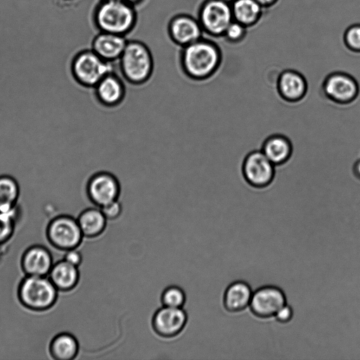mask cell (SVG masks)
I'll return each instance as SVG.
<instances>
[{
    "label": "cell",
    "instance_id": "cell-1",
    "mask_svg": "<svg viewBox=\"0 0 360 360\" xmlns=\"http://www.w3.org/2000/svg\"><path fill=\"white\" fill-rule=\"evenodd\" d=\"M58 290L48 276H25L17 288L19 302L33 311H45L58 300Z\"/></svg>",
    "mask_w": 360,
    "mask_h": 360
},
{
    "label": "cell",
    "instance_id": "cell-2",
    "mask_svg": "<svg viewBox=\"0 0 360 360\" xmlns=\"http://www.w3.org/2000/svg\"><path fill=\"white\" fill-rule=\"evenodd\" d=\"M219 63L217 51L207 43H192L183 56V69L188 77L195 80L210 77L216 72Z\"/></svg>",
    "mask_w": 360,
    "mask_h": 360
},
{
    "label": "cell",
    "instance_id": "cell-3",
    "mask_svg": "<svg viewBox=\"0 0 360 360\" xmlns=\"http://www.w3.org/2000/svg\"><path fill=\"white\" fill-rule=\"evenodd\" d=\"M46 237L54 248L65 252L77 248L84 236L77 219L68 214H59L49 221Z\"/></svg>",
    "mask_w": 360,
    "mask_h": 360
},
{
    "label": "cell",
    "instance_id": "cell-4",
    "mask_svg": "<svg viewBox=\"0 0 360 360\" xmlns=\"http://www.w3.org/2000/svg\"><path fill=\"white\" fill-rule=\"evenodd\" d=\"M73 76L82 86L94 88L105 76L113 72L112 65L95 52L81 51L72 64Z\"/></svg>",
    "mask_w": 360,
    "mask_h": 360
},
{
    "label": "cell",
    "instance_id": "cell-5",
    "mask_svg": "<svg viewBox=\"0 0 360 360\" xmlns=\"http://www.w3.org/2000/svg\"><path fill=\"white\" fill-rule=\"evenodd\" d=\"M120 69L124 79L129 83L143 84L153 72L151 56L141 44H128L120 56Z\"/></svg>",
    "mask_w": 360,
    "mask_h": 360
},
{
    "label": "cell",
    "instance_id": "cell-6",
    "mask_svg": "<svg viewBox=\"0 0 360 360\" xmlns=\"http://www.w3.org/2000/svg\"><path fill=\"white\" fill-rule=\"evenodd\" d=\"M276 166L261 150L250 152L242 164L245 181L255 188H264L271 185L275 178Z\"/></svg>",
    "mask_w": 360,
    "mask_h": 360
},
{
    "label": "cell",
    "instance_id": "cell-7",
    "mask_svg": "<svg viewBox=\"0 0 360 360\" xmlns=\"http://www.w3.org/2000/svg\"><path fill=\"white\" fill-rule=\"evenodd\" d=\"M134 20L131 8L122 0H108L98 9L97 21L106 32L120 34L127 30Z\"/></svg>",
    "mask_w": 360,
    "mask_h": 360
},
{
    "label": "cell",
    "instance_id": "cell-8",
    "mask_svg": "<svg viewBox=\"0 0 360 360\" xmlns=\"http://www.w3.org/2000/svg\"><path fill=\"white\" fill-rule=\"evenodd\" d=\"M120 190L117 178L113 174L106 171L91 174L88 178L85 186L86 197L98 207L117 200Z\"/></svg>",
    "mask_w": 360,
    "mask_h": 360
},
{
    "label": "cell",
    "instance_id": "cell-9",
    "mask_svg": "<svg viewBox=\"0 0 360 360\" xmlns=\"http://www.w3.org/2000/svg\"><path fill=\"white\" fill-rule=\"evenodd\" d=\"M356 78L349 72H333L322 83V91L326 98L334 103L343 105L353 102L359 94Z\"/></svg>",
    "mask_w": 360,
    "mask_h": 360
},
{
    "label": "cell",
    "instance_id": "cell-10",
    "mask_svg": "<svg viewBox=\"0 0 360 360\" xmlns=\"http://www.w3.org/2000/svg\"><path fill=\"white\" fill-rule=\"evenodd\" d=\"M286 297L278 287L267 285L253 292L249 305L251 312L257 317H274L278 311L286 304Z\"/></svg>",
    "mask_w": 360,
    "mask_h": 360
},
{
    "label": "cell",
    "instance_id": "cell-11",
    "mask_svg": "<svg viewBox=\"0 0 360 360\" xmlns=\"http://www.w3.org/2000/svg\"><path fill=\"white\" fill-rule=\"evenodd\" d=\"M188 316L182 308L165 307L158 309L152 319L154 331L165 338L179 335L187 323Z\"/></svg>",
    "mask_w": 360,
    "mask_h": 360
},
{
    "label": "cell",
    "instance_id": "cell-12",
    "mask_svg": "<svg viewBox=\"0 0 360 360\" xmlns=\"http://www.w3.org/2000/svg\"><path fill=\"white\" fill-rule=\"evenodd\" d=\"M53 264L50 250L38 244L28 247L20 258V268L25 276H48Z\"/></svg>",
    "mask_w": 360,
    "mask_h": 360
},
{
    "label": "cell",
    "instance_id": "cell-13",
    "mask_svg": "<svg viewBox=\"0 0 360 360\" xmlns=\"http://www.w3.org/2000/svg\"><path fill=\"white\" fill-rule=\"evenodd\" d=\"M278 95L288 103H297L307 95L308 84L306 78L300 72L287 70L282 72L276 82Z\"/></svg>",
    "mask_w": 360,
    "mask_h": 360
},
{
    "label": "cell",
    "instance_id": "cell-14",
    "mask_svg": "<svg viewBox=\"0 0 360 360\" xmlns=\"http://www.w3.org/2000/svg\"><path fill=\"white\" fill-rule=\"evenodd\" d=\"M231 11L224 1L214 0L206 4L202 9L201 18L205 28L212 33L226 32L231 23Z\"/></svg>",
    "mask_w": 360,
    "mask_h": 360
},
{
    "label": "cell",
    "instance_id": "cell-15",
    "mask_svg": "<svg viewBox=\"0 0 360 360\" xmlns=\"http://www.w3.org/2000/svg\"><path fill=\"white\" fill-rule=\"evenodd\" d=\"M93 89L96 98L104 106H116L125 96L124 83L113 72L105 76Z\"/></svg>",
    "mask_w": 360,
    "mask_h": 360
},
{
    "label": "cell",
    "instance_id": "cell-16",
    "mask_svg": "<svg viewBox=\"0 0 360 360\" xmlns=\"http://www.w3.org/2000/svg\"><path fill=\"white\" fill-rule=\"evenodd\" d=\"M266 157L276 166L288 162L293 152L290 140L283 134H272L262 143L260 149Z\"/></svg>",
    "mask_w": 360,
    "mask_h": 360
},
{
    "label": "cell",
    "instance_id": "cell-17",
    "mask_svg": "<svg viewBox=\"0 0 360 360\" xmlns=\"http://www.w3.org/2000/svg\"><path fill=\"white\" fill-rule=\"evenodd\" d=\"M48 277L59 292H69L78 284L79 271L77 266L63 259L53 263Z\"/></svg>",
    "mask_w": 360,
    "mask_h": 360
},
{
    "label": "cell",
    "instance_id": "cell-18",
    "mask_svg": "<svg viewBox=\"0 0 360 360\" xmlns=\"http://www.w3.org/2000/svg\"><path fill=\"white\" fill-rule=\"evenodd\" d=\"M252 293L248 283L242 281H235L231 283L224 292V306L230 312L243 311L249 307Z\"/></svg>",
    "mask_w": 360,
    "mask_h": 360
},
{
    "label": "cell",
    "instance_id": "cell-19",
    "mask_svg": "<svg viewBox=\"0 0 360 360\" xmlns=\"http://www.w3.org/2000/svg\"><path fill=\"white\" fill-rule=\"evenodd\" d=\"M79 348V342L73 335L62 332L50 341L49 352L55 360H72L77 356Z\"/></svg>",
    "mask_w": 360,
    "mask_h": 360
},
{
    "label": "cell",
    "instance_id": "cell-20",
    "mask_svg": "<svg viewBox=\"0 0 360 360\" xmlns=\"http://www.w3.org/2000/svg\"><path fill=\"white\" fill-rule=\"evenodd\" d=\"M84 237L95 238L105 229L107 219L100 207H88L83 210L77 218Z\"/></svg>",
    "mask_w": 360,
    "mask_h": 360
},
{
    "label": "cell",
    "instance_id": "cell-21",
    "mask_svg": "<svg viewBox=\"0 0 360 360\" xmlns=\"http://www.w3.org/2000/svg\"><path fill=\"white\" fill-rule=\"evenodd\" d=\"M126 46L122 37L109 32L99 35L93 44L94 52L106 60L120 57Z\"/></svg>",
    "mask_w": 360,
    "mask_h": 360
},
{
    "label": "cell",
    "instance_id": "cell-22",
    "mask_svg": "<svg viewBox=\"0 0 360 360\" xmlns=\"http://www.w3.org/2000/svg\"><path fill=\"white\" fill-rule=\"evenodd\" d=\"M20 187L17 181L8 175L0 176V212H11L18 207Z\"/></svg>",
    "mask_w": 360,
    "mask_h": 360
},
{
    "label": "cell",
    "instance_id": "cell-23",
    "mask_svg": "<svg viewBox=\"0 0 360 360\" xmlns=\"http://www.w3.org/2000/svg\"><path fill=\"white\" fill-rule=\"evenodd\" d=\"M171 30L173 37L182 44L195 41L200 35V30L197 22L186 17L179 18L173 21Z\"/></svg>",
    "mask_w": 360,
    "mask_h": 360
},
{
    "label": "cell",
    "instance_id": "cell-24",
    "mask_svg": "<svg viewBox=\"0 0 360 360\" xmlns=\"http://www.w3.org/2000/svg\"><path fill=\"white\" fill-rule=\"evenodd\" d=\"M260 11L259 4L256 0H237L233 5V13L242 23L254 21Z\"/></svg>",
    "mask_w": 360,
    "mask_h": 360
},
{
    "label": "cell",
    "instance_id": "cell-25",
    "mask_svg": "<svg viewBox=\"0 0 360 360\" xmlns=\"http://www.w3.org/2000/svg\"><path fill=\"white\" fill-rule=\"evenodd\" d=\"M20 205L11 212H0V245L8 242L13 236L18 219L22 216Z\"/></svg>",
    "mask_w": 360,
    "mask_h": 360
},
{
    "label": "cell",
    "instance_id": "cell-26",
    "mask_svg": "<svg viewBox=\"0 0 360 360\" xmlns=\"http://www.w3.org/2000/svg\"><path fill=\"white\" fill-rule=\"evenodd\" d=\"M161 302L165 307L182 308L186 302V295L180 287L170 285L163 290L161 295Z\"/></svg>",
    "mask_w": 360,
    "mask_h": 360
},
{
    "label": "cell",
    "instance_id": "cell-27",
    "mask_svg": "<svg viewBox=\"0 0 360 360\" xmlns=\"http://www.w3.org/2000/svg\"><path fill=\"white\" fill-rule=\"evenodd\" d=\"M346 41L352 51L360 53V25H353L348 30Z\"/></svg>",
    "mask_w": 360,
    "mask_h": 360
},
{
    "label": "cell",
    "instance_id": "cell-28",
    "mask_svg": "<svg viewBox=\"0 0 360 360\" xmlns=\"http://www.w3.org/2000/svg\"><path fill=\"white\" fill-rule=\"evenodd\" d=\"M100 208L107 220H114L118 218L122 212V206L118 199L107 203Z\"/></svg>",
    "mask_w": 360,
    "mask_h": 360
},
{
    "label": "cell",
    "instance_id": "cell-29",
    "mask_svg": "<svg viewBox=\"0 0 360 360\" xmlns=\"http://www.w3.org/2000/svg\"><path fill=\"white\" fill-rule=\"evenodd\" d=\"M63 259L78 267L82 264L83 257L82 253L75 248L65 251Z\"/></svg>",
    "mask_w": 360,
    "mask_h": 360
},
{
    "label": "cell",
    "instance_id": "cell-30",
    "mask_svg": "<svg viewBox=\"0 0 360 360\" xmlns=\"http://www.w3.org/2000/svg\"><path fill=\"white\" fill-rule=\"evenodd\" d=\"M293 316V310L292 307L287 304L281 308L276 314L274 317L280 323H287L290 321Z\"/></svg>",
    "mask_w": 360,
    "mask_h": 360
},
{
    "label": "cell",
    "instance_id": "cell-31",
    "mask_svg": "<svg viewBox=\"0 0 360 360\" xmlns=\"http://www.w3.org/2000/svg\"><path fill=\"white\" fill-rule=\"evenodd\" d=\"M243 29L242 26L238 23H231L227 27L226 32L227 36L231 39H238L243 34Z\"/></svg>",
    "mask_w": 360,
    "mask_h": 360
},
{
    "label": "cell",
    "instance_id": "cell-32",
    "mask_svg": "<svg viewBox=\"0 0 360 360\" xmlns=\"http://www.w3.org/2000/svg\"><path fill=\"white\" fill-rule=\"evenodd\" d=\"M352 172L354 176L360 179V158H357L352 165Z\"/></svg>",
    "mask_w": 360,
    "mask_h": 360
},
{
    "label": "cell",
    "instance_id": "cell-33",
    "mask_svg": "<svg viewBox=\"0 0 360 360\" xmlns=\"http://www.w3.org/2000/svg\"><path fill=\"white\" fill-rule=\"evenodd\" d=\"M260 4H269L271 3L274 0H256Z\"/></svg>",
    "mask_w": 360,
    "mask_h": 360
},
{
    "label": "cell",
    "instance_id": "cell-34",
    "mask_svg": "<svg viewBox=\"0 0 360 360\" xmlns=\"http://www.w3.org/2000/svg\"><path fill=\"white\" fill-rule=\"evenodd\" d=\"M122 1H135V0H122Z\"/></svg>",
    "mask_w": 360,
    "mask_h": 360
}]
</instances>
